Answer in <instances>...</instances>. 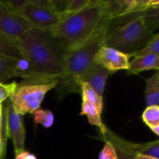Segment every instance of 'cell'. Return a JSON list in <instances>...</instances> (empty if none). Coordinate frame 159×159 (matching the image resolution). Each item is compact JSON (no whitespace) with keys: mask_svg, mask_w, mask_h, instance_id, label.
I'll use <instances>...</instances> for the list:
<instances>
[{"mask_svg":"<svg viewBox=\"0 0 159 159\" xmlns=\"http://www.w3.org/2000/svg\"><path fill=\"white\" fill-rule=\"evenodd\" d=\"M26 154V151H23V152H19V153H16V154L15 159H25Z\"/></svg>","mask_w":159,"mask_h":159,"instance_id":"obj_26","label":"cell"},{"mask_svg":"<svg viewBox=\"0 0 159 159\" xmlns=\"http://www.w3.org/2000/svg\"><path fill=\"white\" fill-rule=\"evenodd\" d=\"M140 155H147L155 159H159V141L156 140L152 142L144 143L141 153Z\"/></svg>","mask_w":159,"mask_h":159,"instance_id":"obj_23","label":"cell"},{"mask_svg":"<svg viewBox=\"0 0 159 159\" xmlns=\"http://www.w3.org/2000/svg\"><path fill=\"white\" fill-rule=\"evenodd\" d=\"M147 54H159V34H154L151 40L142 48L130 54V57L147 55Z\"/></svg>","mask_w":159,"mask_h":159,"instance_id":"obj_19","label":"cell"},{"mask_svg":"<svg viewBox=\"0 0 159 159\" xmlns=\"http://www.w3.org/2000/svg\"><path fill=\"white\" fill-rule=\"evenodd\" d=\"M134 159H155L152 158V157L147 156V155H137L135 156Z\"/></svg>","mask_w":159,"mask_h":159,"instance_id":"obj_27","label":"cell"},{"mask_svg":"<svg viewBox=\"0 0 159 159\" xmlns=\"http://www.w3.org/2000/svg\"><path fill=\"white\" fill-rule=\"evenodd\" d=\"M34 121L36 124H41L45 128L52 127L54 122V116L49 110L38 109L34 113Z\"/></svg>","mask_w":159,"mask_h":159,"instance_id":"obj_17","label":"cell"},{"mask_svg":"<svg viewBox=\"0 0 159 159\" xmlns=\"http://www.w3.org/2000/svg\"><path fill=\"white\" fill-rule=\"evenodd\" d=\"M33 27L27 20L12 12L4 1H0V33L20 38Z\"/></svg>","mask_w":159,"mask_h":159,"instance_id":"obj_7","label":"cell"},{"mask_svg":"<svg viewBox=\"0 0 159 159\" xmlns=\"http://www.w3.org/2000/svg\"><path fill=\"white\" fill-rule=\"evenodd\" d=\"M79 86H80V93L82 94V102H88L93 105L102 114V108H103L102 96H99L86 82H82Z\"/></svg>","mask_w":159,"mask_h":159,"instance_id":"obj_16","label":"cell"},{"mask_svg":"<svg viewBox=\"0 0 159 159\" xmlns=\"http://www.w3.org/2000/svg\"><path fill=\"white\" fill-rule=\"evenodd\" d=\"M7 128H6V108L3 107L2 120L0 127V159H4L6 152V142H7Z\"/></svg>","mask_w":159,"mask_h":159,"instance_id":"obj_21","label":"cell"},{"mask_svg":"<svg viewBox=\"0 0 159 159\" xmlns=\"http://www.w3.org/2000/svg\"><path fill=\"white\" fill-rule=\"evenodd\" d=\"M113 19L108 16L104 19L93 34L75 49L68 52L65 62L64 75L57 82L59 94L81 93V81L84 76L97 65L94 58L99 50L105 43L106 37Z\"/></svg>","mask_w":159,"mask_h":159,"instance_id":"obj_2","label":"cell"},{"mask_svg":"<svg viewBox=\"0 0 159 159\" xmlns=\"http://www.w3.org/2000/svg\"><path fill=\"white\" fill-rule=\"evenodd\" d=\"M0 54L18 60L26 58L19 45L17 38L11 37L2 33H0Z\"/></svg>","mask_w":159,"mask_h":159,"instance_id":"obj_12","label":"cell"},{"mask_svg":"<svg viewBox=\"0 0 159 159\" xmlns=\"http://www.w3.org/2000/svg\"><path fill=\"white\" fill-rule=\"evenodd\" d=\"M142 120L149 128L159 127V107L151 106L147 107L142 114Z\"/></svg>","mask_w":159,"mask_h":159,"instance_id":"obj_18","label":"cell"},{"mask_svg":"<svg viewBox=\"0 0 159 159\" xmlns=\"http://www.w3.org/2000/svg\"><path fill=\"white\" fill-rule=\"evenodd\" d=\"M25 159H37V158L34 155V154H31V153H30V152H26V156H25Z\"/></svg>","mask_w":159,"mask_h":159,"instance_id":"obj_28","label":"cell"},{"mask_svg":"<svg viewBox=\"0 0 159 159\" xmlns=\"http://www.w3.org/2000/svg\"><path fill=\"white\" fill-rule=\"evenodd\" d=\"M18 59L0 54V82L16 77Z\"/></svg>","mask_w":159,"mask_h":159,"instance_id":"obj_15","label":"cell"},{"mask_svg":"<svg viewBox=\"0 0 159 159\" xmlns=\"http://www.w3.org/2000/svg\"><path fill=\"white\" fill-rule=\"evenodd\" d=\"M106 144L99 152V159H118L114 146L108 141H105Z\"/></svg>","mask_w":159,"mask_h":159,"instance_id":"obj_24","label":"cell"},{"mask_svg":"<svg viewBox=\"0 0 159 159\" xmlns=\"http://www.w3.org/2000/svg\"><path fill=\"white\" fill-rule=\"evenodd\" d=\"M145 99L148 107L159 105V73L156 71L146 79Z\"/></svg>","mask_w":159,"mask_h":159,"instance_id":"obj_13","label":"cell"},{"mask_svg":"<svg viewBox=\"0 0 159 159\" xmlns=\"http://www.w3.org/2000/svg\"><path fill=\"white\" fill-rule=\"evenodd\" d=\"M130 54L103 45L94 58L95 65L107 68L111 73L120 70H128L130 58Z\"/></svg>","mask_w":159,"mask_h":159,"instance_id":"obj_8","label":"cell"},{"mask_svg":"<svg viewBox=\"0 0 159 159\" xmlns=\"http://www.w3.org/2000/svg\"><path fill=\"white\" fill-rule=\"evenodd\" d=\"M117 26L109 30L104 45L125 54H133L151 40L152 34L146 26L143 12L125 16Z\"/></svg>","mask_w":159,"mask_h":159,"instance_id":"obj_4","label":"cell"},{"mask_svg":"<svg viewBox=\"0 0 159 159\" xmlns=\"http://www.w3.org/2000/svg\"><path fill=\"white\" fill-rule=\"evenodd\" d=\"M2 112H3V106L2 104L0 105V127H1L2 120Z\"/></svg>","mask_w":159,"mask_h":159,"instance_id":"obj_29","label":"cell"},{"mask_svg":"<svg viewBox=\"0 0 159 159\" xmlns=\"http://www.w3.org/2000/svg\"><path fill=\"white\" fill-rule=\"evenodd\" d=\"M16 85L17 82H12L11 83L0 82V105L5 100L10 99L15 92Z\"/></svg>","mask_w":159,"mask_h":159,"instance_id":"obj_22","label":"cell"},{"mask_svg":"<svg viewBox=\"0 0 159 159\" xmlns=\"http://www.w3.org/2000/svg\"><path fill=\"white\" fill-rule=\"evenodd\" d=\"M6 128L8 138H10L13 143L15 153L24 151L26 130L22 115L17 113L12 107L10 101L6 105Z\"/></svg>","mask_w":159,"mask_h":159,"instance_id":"obj_9","label":"cell"},{"mask_svg":"<svg viewBox=\"0 0 159 159\" xmlns=\"http://www.w3.org/2000/svg\"><path fill=\"white\" fill-rule=\"evenodd\" d=\"M16 14L41 30L51 29L61 20L56 1L53 0H26Z\"/></svg>","mask_w":159,"mask_h":159,"instance_id":"obj_6","label":"cell"},{"mask_svg":"<svg viewBox=\"0 0 159 159\" xmlns=\"http://www.w3.org/2000/svg\"><path fill=\"white\" fill-rule=\"evenodd\" d=\"M17 41L30 64V75L58 82L64 75L68 51L51 30L33 27L17 38Z\"/></svg>","mask_w":159,"mask_h":159,"instance_id":"obj_1","label":"cell"},{"mask_svg":"<svg viewBox=\"0 0 159 159\" xmlns=\"http://www.w3.org/2000/svg\"><path fill=\"white\" fill-rule=\"evenodd\" d=\"M159 68V54H147L136 56L129 63L127 72L130 75H138L140 72Z\"/></svg>","mask_w":159,"mask_h":159,"instance_id":"obj_11","label":"cell"},{"mask_svg":"<svg viewBox=\"0 0 159 159\" xmlns=\"http://www.w3.org/2000/svg\"><path fill=\"white\" fill-rule=\"evenodd\" d=\"M93 2V0H70L65 1V6L62 12L61 13V17L62 15L74 13L79 12L82 9H85L87 6H90Z\"/></svg>","mask_w":159,"mask_h":159,"instance_id":"obj_20","label":"cell"},{"mask_svg":"<svg viewBox=\"0 0 159 159\" xmlns=\"http://www.w3.org/2000/svg\"><path fill=\"white\" fill-rule=\"evenodd\" d=\"M113 73L108 71L107 68L97 65L94 69L90 71L88 74L84 76L81 81V83L86 82L99 96L102 97L107 79Z\"/></svg>","mask_w":159,"mask_h":159,"instance_id":"obj_10","label":"cell"},{"mask_svg":"<svg viewBox=\"0 0 159 159\" xmlns=\"http://www.w3.org/2000/svg\"><path fill=\"white\" fill-rule=\"evenodd\" d=\"M79 115L80 116H86L90 124L99 127V130L102 134L105 133L107 128L102 124V120H101V113L94 106L88 103V102H82V110H81V113H79Z\"/></svg>","mask_w":159,"mask_h":159,"instance_id":"obj_14","label":"cell"},{"mask_svg":"<svg viewBox=\"0 0 159 159\" xmlns=\"http://www.w3.org/2000/svg\"><path fill=\"white\" fill-rule=\"evenodd\" d=\"M108 16H111L110 1L93 0L79 12L62 15L60 22L50 30L69 52L83 43Z\"/></svg>","mask_w":159,"mask_h":159,"instance_id":"obj_3","label":"cell"},{"mask_svg":"<svg viewBox=\"0 0 159 159\" xmlns=\"http://www.w3.org/2000/svg\"><path fill=\"white\" fill-rule=\"evenodd\" d=\"M57 80L37 75H30L17 83L10 102L14 110L20 115L34 113L40 109L45 96L56 88Z\"/></svg>","mask_w":159,"mask_h":159,"instance_id":"obj_5","label":"cell"},{"mask_svg":"<svg viewBox=\"0 0 159 159\" xmlns=\"http://www.w3.org/2000/svg\"><path fill=\"white\" fill-rule=\"evenodd\" d=\"M114 148L116 149L118 159H134L135 156L137 155L136 154L127 150V149L123 148L120 147H116V146H114Z\"/></svg>","mask_w":159,"mask_h":159,"instance_id":"obj_25","label":"cell"}]
</instances>
